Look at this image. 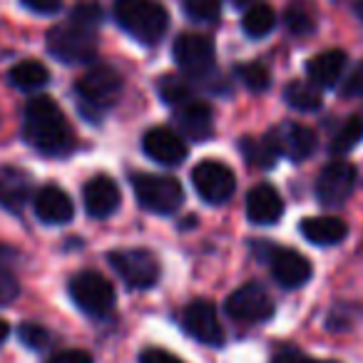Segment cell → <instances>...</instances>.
Wrapping results in <instances>:
<instances>
[{
  "instance_id": "cell-41",
  "label": "cell",
  "mask_w": 363,
  "mask_h": 363,
  "mask_svg": "<svg viewBox=\"0 0 363 363\" xmlns=\"http://www.w3.org/2000/svg\"><path fill=\"white\" fill-rule=\"evenodd\" d=\"M8 333H11V326H8V321H3V318H0V343L6 341Z\"/></svg>"
},
{
  "instance_id": "cell-17",
  "label": "cell",
  "mask_w": 363,
  "mask_h": 363,
  "mask_svg": "<svg viewBox=\"0 0 363 363\" xmlns=\"http://www.w3.org/2000/svg\"><path fill=\"white\" fill-rule=\"evenodd\" d=\"M142 150H145L147 157H152L160 164L174 167L187 157V142L182 140L177 132H172L169 127H155L142 140Z\"/></svg>"
},
{
  "instance_id": "cell-18",
  "label": "cell",
  "mask_w": 363,
  "mask_h": 363,
  "mask_svg": "<svg viewBox=\"0 0 363 363\" xmlns=\"http://www.w3.org/2000/svg\"><path fill=\"white\" fill-rule=\"evenodd\" d=\"M35 214L45 224H65L72 219L75 207H72V199L65 189L48 184L35 194Z\"/></svg>"
},
{
  "instance_id": "cell-23",
  "label": "cell",
  "mask_w": 363,
  "mask_h": 363,
  "mask_svg": "<svg viewBox=\"0 0 363 363\" xmlns=\"http://www.w3.org/2000/svg\"><path fill=\"white\" fill-rule=\"evenodd\" d=\"M8 77H11V82L18 87V90L35 92V90H40V87L48 85V80H50V72H48V67L43 65V62L23 60V62H18L16 67H11Z\"/></svg>"
},
{
  "instance_id": "cell-5",
  "label": "cell",
  "mask_w": 363,
  "mask_h": 363,
  "mask_svg": "<svg viewBox=\"0 0 363 363\" xmlns=\"http://www.w3.org/2000/svg\"><path fill=\"white\" fill-rule=\"evenodd\" d=\"M70 296L87 316L105 318L115 308V289L100 272H80L70 281Z\"/></svg>"
},
{
  "instance_id": "cell-37",
  "label": "cell",
  "mask_w": 363,
  "mask_h": 363,
  "mask_svg": "<svg viewBox=\"0 0 363 363\" xmlns=\"http://www.w3.org/2000/svg\"><path fill=\"white\" fill-rule=\"evenodd\" d=\"M23 6L38 16H52L62 8V0H23Z\"/></svg>"
},
{
  "instance_id": "cell-12",
  "label": "cell",
  "mask_w": 363,
  "mask_h": 363,
  "mask_svg": "<svg viewBox=\"0 0 363 363\" xmlns=\"http://www.w3.org/2000/svg\"><path fill=\"white\" fill-rule=\"evenodd\" d=\"M267 262L272 267V274L281 286L286 289H298L311 279L313 267L303 254H298L296 249L286 247H267Z\"/></svg>"
},
{
  "instance_id": "cell-25",
  "label": "cell",
  "mask_w": 363,
  "mask_h": 363,
  "mask_svg": "<svg viewBox=\"0 0 363 363\" xmlns=\"http://www.w3.org/2000/svg\"><path fill=\"white\" fill-rule=\"evenodd\" d=\"M274 26H277V16H274L272 6H267V3H254L242 21V28L249 38L269 35L274 30Z\"/></svg>"
},
{
  "instance_id": "cell-21",
  "label": "cell",
  "mask_w": 363,
  "mask_h": 363,
  "mask_svg": "<svg viewBox=\"0 0 363 363\" xmlns=\"http://www.w3.org/2000/svg\"><path fill=\"white\" fill-rule=\"evenodd\" d=\"M301 234L311 244L331 247V244H338L341 239H346L348 224L338 217H308L301 222Z\"/></svg>"
},
{
  "instance_id": "cell-22",
  "label": "cell",
  "mask_w": 363,
  "mask_h": 363,
  "mask_svg": "<svg viewBox=\"0 0 363 363\" xmlns=\"http://www.w3.org/2000/svg\"><path fill=\"white\" fill-rule=\"evenodd\" d=\"M242 155L247 157V162L252 167H259V169H272L277 164L279 155V147L274 142L272 132L264 137H244L242 140Z\"/></svg>"
},
{
  "instance_id": "cell-2",
  "label": "cell",
  "mask_w": 363,
  "mask_h": 363,
  "mask_svg": "<svg viewBox=\"0 0 363 363\" xmlns=\"http://www.w3.org/2000/svg\"><path fill=\"white\" fill-rule=\"evenodd\" d=\"M115 18L142 45H157L169 28V13L157 0H115Z\"/></svg>"
},
{
  "instance_id": "cell-29",
  "label": "cell",
  "mask_w": 363,
  "mask_h": 363,
  "mask_svg": "<svg viewBox=\"0 0 363 363\" xmlns=\"http://www.w3.org/2000/svg\"><path fill=\"white\" fill-rule=\"evenodd\" d=\"M239 80L247 85V90L252 92H264L269 85H272V72L262 65V62H247V65L237 67Z\"/></svg>"
},
{
  "instance_id": "cell-31",
  "label": "cell",
  "mask_w": 363,
  "mask_h": 363,
  "mask_svg": "<svg viewBox=\"0 0 363 363\" xmlns=\"http://www.w3.org/2000/svg\"><path fill=\"white\" fill-rule=\"evenodd\" d=\"M313 23L316 21H313L311 8L303 6V3H294V6L286 11V26L294 35H306V33H311Z\"/></svg>"
},
{
  "instance_id": "cell-33",
  "label": "cell",
  "mask_w": 363,
  "mask_h": 363,
  "mask_svg": "<svg viewBox=\"0 0 363 363\" xmlns=\"http://www.w3.org/2000/svg\"><path fill=\"white\" fill-rule=\"evenodd\" d=\"M18 333H21V341L30 348H45L48 341H50L48 331L43 326H38V323H23V326L18 328Z\"/></svg>"
},
{
  "instance_id": "cell-7",
  "label": "cell",
  "mask_w": 363,
  "mask_h": 363,
  "mask_svg": "<svg viewBox=\"0 0 363 363\" xmlns=\"http://www.w3.org/2000/svg\"><path fill=\"white\" fill-rule=\"evenodd\" d=\"M77 95L87 107L95 110H107L122 95V77L115 67L95 65L77 80Z\"/></svg>"
},
{
  "instance_id": "cell-26",
  "label": "cell",
  "mask_w": 363,
  "mask_h": 363,
  "mask_svg": "<svg viewBox=\"0 0 363 363\" xmlns=\"http://www.w3.org/2000/svg\"><path fill=\"white\" fill-rule=\"evenodd\" d=\"M284 97L286 102L294 107V110H301V112H313L321 107V92L313 82H303L296 80L284 90Z\"/></svg>"
},
{
  "instance_id": "cell-32",
  "label": "cell",
  "mask_w": 363,
  "mask_h": 363,
  "mask_svg": "<svg viewBox=\"0 0 363 363\" xmlns=\"http://www.w3.org/2000/svg\"><path fill=\"white\" fill-rule=\"evenodd\" d=\"M70 21L80 23V26H87V28H97L102 21V11L97 3H80V6L72 11Z\"/></svg>"
},
{
  "instance_id": "cell-30",
  "label": "cell",
  "mask_w": 363,
  "mask_h": 363,
  "mask_svg": "<svg viewBox=\"0 0 363 363\" xmlns=\"http://www.w3.org/2000/svg\"><path fill=\"white\" fill-rule=\"evenodd\" d=\"M184 13L197 23H214L222 16V0H184Z\"/></svg>"
},
{
  "instance_id": "cell-16",
  "label": "cell",
  "mask_w": 363,
  "mask_h": 363,
  "mask_svg": "<svg viewBox=\"0 0 363 363\" xmlns=\"http://www.w3.org/2000/svg\"><path fill=\"white\" fill-rule=\"evenodd\" d=\"M272 137L279 147V155H286L294 162L311 157L318 145L316 132L308 130L306 125H298V122H284L281 127L272 130Z\"/></svg>"
},
{
  "instance_id": "cell-28",
  "label": "cell",
  "mask_w": 363,
  "mask_h": 363,
  "mask_svg": "<svg viewBox=\"0 0 363 363\" xmlns=\"http://www.w3.org/2000/svg\"><path fill=\"white\" fill-rule=\"evenodd\" d=\"M160 97L172 107H179L184 102L192 100V82L187 77H179V75H169V77H162L160 80Z\"/></svg>"
},
{
  "instance_id": "cell-38",
  "label": "cell",
  "mask_w": 363,
  "mask_h": 363,
  "mask_svg": "<svg viewBox=\"0 0 363 363\" xmlns=\"http://www.w3.org/2000/svg\"><path fill=\"white\" fill-rule=\"evenodd\" d=\"M18 291H21V286L16 279L8 272H0V303H11L18 296Z\"/></svg>"
},
{
  "instance_id": "cell-36",
  "label": "cell",
  "mask_w": 363,
  "mask_h": 363,
  "mask_svg": "<svg viewBox=\"0 0 363 363\" xmlns=\"http://www.w3.org/2000/svg\"><path fill=\"white\" fill-rule=\"evenodd\" d=\"M48 363H92V356L82 348H67L50 358Z\"/></svg>"
},
{
  "instance_id": "cell-3",
  "label": "cell",
  "mask_w": 363,
  "mask_h": 363,
  "mask_svg": "<svg viewBox=\"0 0 363 363\" xmlns=\"http://www.w3.org/2000/svg\"><path fill=\"white\" fill-rule=\"evenodd\" d=\"M97 28H87L70 21L48 33V50L65 65H82L97 55Z\"/></svg>"
},
{
  "instance_id": "cell-11",
  "label": "cell",
  "mask_w": 363,
  "mask_h": 363,
  "mask_svg": "<svg viewBox=\"0 0 363 363\" xmlns=\"http://www.w3.org/2000/svg\"><path fill=\"white\" fill-rule=\"evenodd\" d=\"M353 187H356V167L351 162H331L318 174L316 197L323 207H338L351 197Z\"/></svg>"
},
{
  "instance_id": "cell-4",
  "label": "cell",
  "mask_w": 363,
  "mask_h": 363,
  "mask_svg": "<svg viewBox=\"0 0 363 363\" xmlns=\"http://www.w3.org/2000/svg\"><path fill=\"white\" fill-rule=\"evenodd\" d=\"M132 189H135L137 202L147 212H155V214H172L184 202V189H182V184L174 177L135 172L132 174Z\"/></svg>"
},
{
  "instance_id": "cell-34",
  "label": "cell",
  "mask_w": 363,
  "mask_h": 363,
  "mask_svg": "<svg viewBox=\"0 0 363 363\" xmlns=\"http://www.w3.org/2000/svg\"><path fill=\"white\" fill-rule=\"evenodd\" d=\"M341 92L346 97H363V62H358L351 72H348L346 82H343Z\"/></svg>"
},
{
  "instance_id": "cell-15",
  "label": "cell",
  "mask_w": 363,
  "mask_h": 363,
  "mask_svg": "<svg viewBox=\"0 0 363 363\" xmlns=\"http://www.w3.org/2000/svg\"><path fill=\"white\" fill-rule=\"evenodd\" d=\"M82 199H85V212L92 219H107L120 209L122 194L117 182L107 174H97L82 189Z\"/></svg>"
},
{
  "instance_id": "cell-42",
  "label": "cell",
  "mask_w": 363,
  "mask_h": 363,
  "mask_svg": "<svg viewBox=\"0 0 363 363\" xmlns=\"http://www.w3.org/2000/svg\"><path fill=\"white\" fill-rule=\"evenodd\" d=\"M229 3H232V6H237V8H244V6L252 8L254 3H257V0H229Z\"/></svg>"
},
{
  "instance_id": "cell-8",
  "label": "cell",
  "mask_w": 363,
  "mask_h": 363,
  "mask_svg": "<svg viewBox=\"0 0 363 363\" xmlns=\"http://www.w3.org/2000/svg\"><path fill=\"white\" fill-rule=\"evenodd\" d=\"M192 182L197 194L209 204H224L237 189V177L227 164L217 160H204L192 169Z\"/></svg>"
},
{
  "instance_id": "cell-43",
  "label": "cell",
  "mask_w": 363,
  "mask_h": 363,
  "mask_svg": "<svg viewBox=\"0 0 363 363\" xmlns=\"http://www.w3.org/2000/svg\"><path fill=\"white\" fill-rule=\"evenodd\" d=\"M353 11H356V16L363 21V0H356V6H353Z\"/></svg>"
},
{
  "instance_id": "cell-35",
  "label": "cell",
  "mask_w": 363,
  "mask_h": 363,
  "mask_svg": "<svg viewBox=\"0 0 363 363\" xmlns=\"http://www.w3.org/2000/svg\"><path fill=\"white\" fill-rule=\"evenodd\" d=\"M272 363H338V361H316V358L306 356V353L296 351V348H284L272 358Z\"/></svg>"
},
{
  "instance_id": "cell-13",
  "label": "cell",
  "mask_w": 363,
  "mask_h": 363,
  "mask_svg": "<svg viewBox=\"0 0 363 363\" xmlns=\"http://www.w3.org/2000/svg\"><path fill=\"white\" fill-rule=\"evenodd\" d=\"M227 313L237 321H269L274 316V301L259 284H247L227 298Z\"/></svg>"
},
{
  "instance_id": "cell-20",
  "label": "cell",
  "mask_w": 363,
  "mask_h": 363,
  "mask_svg": "<svg viewBox=\"0 0 363 363\" xmlns=\"http://www.w3.org/2000/svg\"><path fill=\"white\" fill-rule=\"evenodd\" d=\"M346 52L343 50H326L318 52L316 57H311L308 62V77L316 87H333L341 80L343 70H346Z\"/></svg>"
},
{
  "instance_id": "cell-40",
  "label": "cell",
  "mask_w": 363,
  "mask_h": 363,
  "mask_svg": "<svg viewBox=\"0 0 363 363\" xmlns=\"http://www.w3.org/2000/svg\"><path fill=\"white\" fill-rule=\"evenodd\" d=\"M8 259H13V252L8 247H3V244H0V272H3V267L8 264Z\"/></svg>"
},
{
  "instance_id": "cell-14",
  "label": "cell",
  "mask_w": 363,
  "mask_h": 363,
  "mask_svg": "<svg viewBox=\"0 0 363 363\" xmlns=\"http://www.w3.org/2000/svg\"><path fill=\"white\" fill-rule=\"evenodd\" d=\"M174 122L182 135L192 142H204L214 135V110L204 100H189L174 107Z\"/></svg>"
},
{
  "instance_id": "cell-10",
  "label": "cell",
  "mask_w": 363,
  "mask_h": 363,
  "mask_svg": "<svg viewBox=\"0 0 363 363\" xmlns=\"http://www.w3.org/2000/svg\"><path fill=\"white\" fill-rule=\"evenodd\" d=\"M182 326L189 336L207 346H219L224 341V328L219 321L217 306L207 298H197L182 311Z\"/></svg>"
},
{
  "instance_id": "cell-6",
  "label": "cell",
  "mask_w": 363,
  "mask_h": 363,
  "mask_svg": "<svg viewBox=\"0 0 363 363\" xmlns=\"http://www.w3.org/2000/svg\"><path fill=\"white\" fill-rule=\"evenodd\" d=\"M107 262L130 289H152L160 279V262L147 249H117L110 252Z\"/></svg>"
},
{
  "instance_id": "cell-1",
  "label": "cell",
  "mask_w": 363,
  "mask_h": 363,
  "mask_svg": "<svg viewBox=\"0 0 363 363\" xmlns=\"http://www.w3.org/2000/svg\"><path fill=\"white\" fill-rule=\"evenodd\" d=\"M26 137L38 152L62 157L75 147V135L52 97H33L26 107Z\"/></svg>"
},
{
  "instance_id": "cell-39",
  "label": "cell",
  "mask_w": 363,
  "mask_h": 363,
  "mask_svg": "<svg viewBox=\"0 0 363 363\" xmlns=\"http://www.w3.org/2000/svg\"><path fill=\"white\" fill-rule=\"evenodd\" d=\"M140 363H184L174 356V353H167L162 348H145L140 356Z\"/></svg>"
},
{
  "instance_id": "cell-27",
  "label": "cell",
  "mask_w": 363,
  "mask_h": 363,
  "mask_svg": "<svg viewBox=\"0 0 363 363\" xmlns=\"http://www.w3.org/2000/svg\"><path fill=\"white\" fill-rule=\"evenodd\" d=\"M361 140H363V115H353V117H348L341 125V130L333 135L331 152L333 155H346V152H351Z\"/></svg>"
},
{
  "instance_id": "cell-9",
  "label": "cell",
  "mask_w": 363,
  "mask_h": 363,
  "mask_svg": "<svg viewBox=\"0 0 363 363\" xmlns=\"http://www.w3.org/2000/svg\"><path fill=\"white\" fill-rule=\"evenodd\" d=\"M214 40L199 33H184L174 40V60L179 70L189 77H204L214 70Z\"/></svg>"
},
{
  "instance_id": "cell-19",
  "label": "cell",
  "mask_w": 363,
  "mask_h": 363,
  "mask_svg": "<svg viewBox=\"0 0 363 363\" xmlns=\"http://www.w3.org/2000/svg\"><path fill=\"white\" fill-rule=\"evenodd\" d=\"M284 214V199L272 184H257L247 194V217L254 224H277Z\"/></svg>"
},
{
  "instance_id": "cell-24",
  "label": "cell",
  "mask_w": 363,
  "mask_h": 363,
  "mask_svg": "<svg viewBox=\"0 0 363 363\" xmlns=\"http://www.w3.org/2000/svg\"><path fill=\"white\" fill-rule=\"evenodd\" d=\"M28 189H30V182H28V177L23 172L0 169V202L6 207H23V202L28 199Z\"/></svg>"
}]
</instances>
